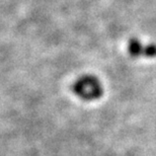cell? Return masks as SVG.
<instances>
[{"label":"cell","mask_w":156,"mask_h":156,"mask_svg":"<svg viewBox=\"0 0 156 156\" xmlns=\"http://www.w3.org/2000/svg\"><path fill=\"white\" fill-rule=\"evenodd\" d=\"M73 91L83 101H94L101 98L104 90L98 78L91 75H84L74 83Z\"/></svg>","instance_id":"cell-1"},{"label":"cell","mask_w":156,"mask_h":156,"mask_svg":"<svg viewBox=\"0 0 156 156\" xmlns=\"http://www.w3.org/2000/svg\"><path fill=\"white\" fill-rule=\"evenodd\" d=\"M128 51H129V54L132 57H138L140 55H143L144 47L141 45L140 41L137 39H131L129 45H128Z\"/></svg>","instance_id":"cell-2"},{"label":"cell","mask_w":156,"mask_h":156,"mask_svg":"<svg viewBox=\"0 0 156 156\" xmlns=\"http://www.w3.org/2000/svg\"><path fill=\"white\" fill-rule=\"evenodd\" d=\"M143 55L146 56V57H150V58L156 57V45L151 44V45H148L147 47H145Z\"/></svg>","instance_id":"cell-3"}]
</instances>
